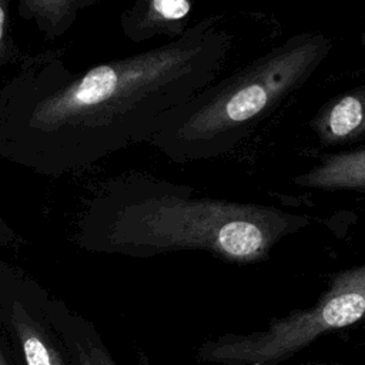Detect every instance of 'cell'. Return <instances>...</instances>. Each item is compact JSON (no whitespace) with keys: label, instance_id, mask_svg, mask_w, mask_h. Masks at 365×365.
Listing matches in <instances>:
<instances>
[{"label":"cell","instance_id":"obj_9","mask_svg":"<svg viewBox=\"0 0 365 365\" xmlns=\"http://www.w3.org/2000/svg\"><path fill=\"white\" fill-rule=\"evenodd\" d=\"M98 0H19L17 14L36 24L47 40H56L67 33L83 9Z\"/></svg>","mask_w":365,"mask_h":365},{"label":"cell","instance_id":"obj_6","mask_svg":"<svg viewBox=\"0 0 365 365\" xmlns=\"http://www.w3.org/2000/svg\"><path fill=\"white\" fill-rule=\"evenodd\" d=\"M192 3L187 0H137L120 16L123 34L141 43L154 37L180 38L190 29Z\"/></svg>","mask_w":365,"mask_h":365},{"label":"cell","instance_id":"obj_8","mask_svg":"<svg viewBox=\"0 0 365 365\" xmlns=\"http://www.w3.org/2000/svg\"><path fill=\"white\" fill-rule=\"evenodd\" d=\"M292 181L315 190H365V147L325 154Z\"/></svg>","mask_w":365,"mask_h":365},{"label":"cell","instance_id":"obj_3","mask_svg":"<svg viewBox=\"0 0 365 365\" xmlns=\"http://www.w3.org/2000/svg\"><path fill=\"white\" fill-rule=\"evenodd\" d=\"M331 48L329 37L319 31L288 37L197 93L165 118L147 144L174 163L204 161L232 151L311 78Z\"/></svg>","mask_w":365,"mask_h":365},{"label":"cell","instance_id":"obj_4","mask_svg":"<svg viewBox=\"0 0 365 365\" xmlns=\"http://www.w3.org/2000/svg\"><path fill=\"white\" fill-rule=\"evenodd\" d=\"M358 324H365V264L336 272L314 305L272 318L264 329L202 341L194 359L202 365H279L321 336Z\"/></svg>","mask_w":365,"mask_h":365},{"label":"cell","instance_id":"obj_10","mask_svg":"<svg viewBox=\"0 0 365 365\" xmlns=\"http://www.w3.org/2000/svg\"><path fill=\"white\" fill-rule=\"evenodd\" d=\"M16 47L10 33V1L0 0V67L10 63Z\"/></svg>","mask_w":365,"mask_h":365},{"label":"cell","instance_id":"obj_5","mask_svg":"<svg viewBox=\"0 0 365 365\" xmlns=\"http://www.w3.org/2000/svg\"><path fill=\"white\" fill-rule=\"evenodd\" d=\"M48 297L31 274L0 259V329L23 365H71L47 315Z\"/></svg>","mask_w":365,"mask_h":365},{"label":"cell","instance_id":"obj_7","mask_svg":"<svg viewBox=\"0 0 365 365\" xmlns=\"http://www.w3.org/2000/svg\"><path fill=\"white\" fill-rule=\"evenodd\" d=\"M46 309L71 365H117L88 319L71 311L63 299L53 295L48 297ZM137 365L151 364L144 354H140Z\"/></svg>","mask_w":365,"mask_h":365},{"label":"cell","instance_id":"obj_14","mask_svg":"<svg viewBox=\"0 0 365 365\" xmlns=\"http://www.w3.org/2000/svg\"><path fill=\"white\" fill-rule=\"evenodd\" d=\"M361 46H365V29H364V31H362V34H361Z\"/></svg>","mask_w":365,"mask_h":365},{"label":"cell","instance_id":"obj_2","mask_svg":"<svg viewBox=\"0 0 365 365\" xmlns=\"http://www.w3.org/2000/svg\"><path fill=\"white\" fill-rule=\"evenodd\" d=\"M192 192L187 184L150 174H120L86 201L74 242L88 252L131 258L204 251L225 262L254 264L309 222L305 214L272 205Z\"/></svg>","mask_w":365,"mask_h":365},{"label":"cell","instance_id":"obj_11","mask_svg":"<svg viewBox=\"0 0 365 365\" xmlns=\"http://www.w3.org/2000/svg\"><path fill=\"white\" fill-rule=\"evenodd\" d=\"M0 365H23L0 329Z\"/></svg>","mask_w":365,"mask_h":365},{"label":"cell","instance_id":"obj_15","mask_svg":"<svg viewBox=\"0 0 365 365\" xmlns=\"http://www.w3.org/2000/svg\"><path fill=\"white\" fill-rule=\"evenodd\" d=\"M358 73H359V74H365V63H364L362 67L358 70Z\"/></svg>","mask_w":365,"mask_h":365},{"label":"cell","instance_id":"obj_12","mask_svg":"<svg viewBox=\"0 0 365 365\" xmlns=\"http://www.w3.org/2000/svg\"><path fill=\"white\" fill-rule=\"evenodd\" d=\"M19 241L20 238L16 231L0 217V248L14 245Z\"/></svg>","mask_w":365,"mask_h":365},{"label":"cell","instance_id":"obj_1","mask_svg":"<svg viewBox=\"0 0 365 365\" xmlns=\"http://www.w3.org/2000/svg\"><path fill=\"white\" fill-rule=\"evenodd\" d=\"M221 21L208 16L177 40L80 73L56 51L27 58L0 88V157L57 178L148 143L215 81L232 47Z\"/></svg>","mask_w":365,"mask_h":365},{"label":"cell","instance_id":"obj_13","mask_svg":"<svg viewBox=\"0 0 365 365\" xmlns=\"http://www.w3.org/2000/svg\"><path fill=\"white\" fill-rule=\"evenodd\" d=\"M301 365H336L332 362H321V361H309V362H304Z\"/></svg>","mask_w":365,"mask_h":365}]
</instances>
